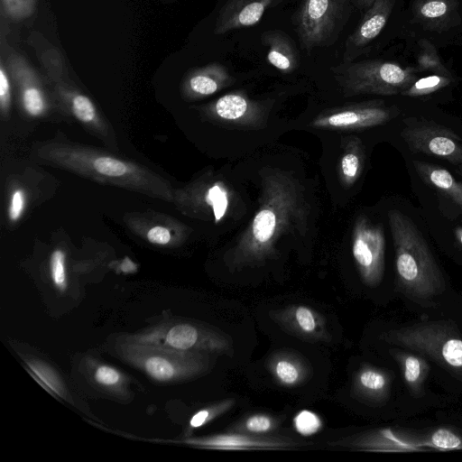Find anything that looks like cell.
Here are the masks:
<instances>
[{
    "mask_svg": "<svg viewBox=\"0 0 462 462\" xmlns=\"http://www.w3.org/2000/svg\"><path fill=\"white\" fill-rule=\"evenodd\" d=\"M261 187L257 211L225 255L232 272L276 258L281 238L306 230L310 204L304 187L291 172L271 169L262 176Z\"/></svg>",
    "mask_w": 462,
    "mask_h": 462,
    "instance_id": "1",
    "label": "cell"
},
{
    "mask_svg": "<svg viewBox=\"0 0 462 462\" xmlns=\"http://www.w3.org/2000/svg\"><path fill=\"white\" fill-rule=\"evenodd\" d=\"M35 155L49 164L90 180L173 202L171 183L150 168L90 145L51 140L39 144Z\"/></svg>",
    "mask_w": 462,
    "mask_h": 462,
    "instance_id": "2",
    "label": "cell"
},
{
    "mask_svg": "<svg viewBox=\"0 0 462 462\" xmlns=\"http://www.w3.org/2000/svg\"><path fill=\"white\" fill-rule=\"evenodd\" d=\"M395 254L396 290L408 300L432 306L446 291V281L422 234L405 214L388 211Z\"/></svg>",
    "mask_w": 462,
    "mask_h": 462,
    "instance_id": "3",
    "label": "cell"
},
{
    "mask_svg": "<svg viewBox=\"0 0 462 462\" xmlns=\"http://www.w3.org/2000/svg\"><path fill=\"white\" fill-rule=\"evenodd\" d=\"M379 338L430 358L462 383V334L453 321H420L384 331Z\"/></svg>",
    "mask_w": 462,
    "mask_h": 462,
    "instance_id": "4",
    "label": "cell"
},
{
    "mask_svg": "<svg viewBox=\"0 0 462 462\" xmlns=\"http://www.w3.org/2000/svg\"><path fill=\"white\" fill-rule=\"evenodd\" d=\"M116 355L158 383H174L197 377L210 369L209 354L182 352L118 339Z\"/></svg>",
    "mask_w": 462,
    "mask_h": 462,
    "instance_id": "5",
    "label": "cell"
},
{
    "mask_svg": "<svg viewBox=\"0 0 462 462\" xmlns=\"http://www.w3.org/2000/svg\"><path fill=\"white\" fill-rule=\"evenodd\" d=\"M61 58L56 50L46 51L42 58L57 106L91 134L107 145L116 146L113 128L89 97L69 79Z\"/></svg>",
    "mask_w": 462,
    "mask_h": 462,
    "instance_id": "6",
    "label": "cell"
},
{
    "mask_svg": "<svg viewBox=\"0 0 462 462\" xmlns=\"http://www.w3.org/2000/svg\"><path fill=\"white\" fill-rule=\"evenodd\" d=\"M123 339L182 352L232 356L228 336L214 328L189 321L169 320L142 332L125 335Z\"/></svg>",
    "mask_w": 462,
    "mask_h": 462,
    "instance_id": "7",
    "label": "cell"
},
{
    "mask_svg": "<svg viewBox=\"0 0 462 462\" xmlns=\"http://www.w3.org/2000/svg\"><path fill=\"white\" fill-rule=\"evenodd\" d=\"M332 70L346 96L364 93L402 94L415 79L411 70L391 62L346 63L333 68Z\"/></svg>",
    "mask_w": 462,
    "mask_h": 462,
    "instance_id": "8",
    "label": "cell"
},
{
    "mask_svg": "<svg viewBox=\"0 0 462 462\" xmlns=\"http://www.w3.org/2000/svg\"><path fill=\"white\" fill-rule=\"evenodd\" d=\"M349 0H303L296 15V31L306 51L328 43L345 23Z\"/></svg>",
    "mask_w": 462,
    "mask_h": 462,
    "instance_id": "9",
    "label": "cell"
},
{
    "mask_svg": "<svg viewBox=\"0 0 462 462\" xmlns=\"http://www.w3.org/2000/svg\"><path fill=\"white\" fill-rule=\"evenodd\" d=\"M385 237L383 226L365 216L356 220L352 236V254L364 284L377 287L384 274Z\"/></svg>",
    "mask_w": 462,
    "mask_h": 462,
    "instance_id": "10",
    "label": "cell"
},
{
    "mask_svg": "<svg viewBox=\"0 0 462 462\" xmlns=\"http://www.w3.org/2000/svg\"><path fill=\"white\" fill-rule=\"evenodd\" d=\"M401 137L415 153L462 165V139L450 129L425 119L408 118Z\"/></svg>",
    "mask_w": 462,
    "mask_h": 462,
    "instance_id": "11",
    "label": "cell"
},
{
    "mask_svg": "<svg viewBox=\"0 0 462 462\" xmlns=\"http://www.w3.org/2000/svg\"><path fill=\"white\" fill-rule=\"evenodd\" d=\"M173 203L182 214L203 218L210 213L216 224L226 216L230 205V192L220 180L200 178L175 189Z\"/></svg>",
    "mask_w": 462,
    "mask_h": 462,
    "instance_id": "12",
    "label": "cell"
},
{
    "mask_svg": "<svg viewBox=\"0 0 462 462\" xmlns=\"http://www.w3.org/2000/svg\"><path fill=\"white\" fill-rule=\"evenodd\" d=\"M332 446L373 452L426 451L423 433L393 428H378L335 440Z\"/></svg>",
    "mask_w": 462,
    "mask_h": 462,
    "instance_id": "13",
    "label": "cell"
},
{
    "mask_svg": "<svg viewBox=\"0 0 462 462\" xmlns=\"http://www.w3.org/2000/svg\"><path fill=\"white\" fill-rule=\"evenodd\" d=\"M6 68L16 87L21 110L32 118L44 116L50 107L49 97L33 68L15 52L9 54Z\"/></svg>",
    "mask_w": 462,
    "mask_h": 462,
    "instance_id": "14",
    "label": "cell"
},
{
    "mask_svg": "<svg viewBox=\"0 0 462 462\" xmlns=\"http://www.w3.org/2000/svg\"><path fill=\"white\" fill-rule=\"evenodd\" d=\"M271 319L284 331L297 338L310 342H330L323 315L310 306L289 305L270 312Z\"/></svg>",
    "mask_w": 462,
    "mask_h": 462,
    "instance_id": "15",
    "label": "cell"
},
{
    "mask_svg": "<svg viewBox=\"0 0 462 462\" xmlns=\"http://www.w3.org/2000/svg\"><path fill=\"white\" fill-rule=\"evenodd\" d=\"M183 443L217 450H274L289 449L303 445L288 437L256 436L233 431L201 438H188L183 440Z\"/></svg>",
    "mask_w": 462,
    "mask_h": 462,
    "instance_id": "16",
    "label": "cell"
},
{
    "mask_svg": "<svg viewBox=\"0 0 462 462\" xmlns=\"http://www.w3.org/2000/svg\"><path fill=\"white\" fill-rule=\"evenodd\" d=\"M125 223L138 236L158 246L179 245L187 236L186 226L162 213L131 214L126 217Z\"/></svg>",
    "mask_w": 462,
    "mask_h": 462,
    "instance_id": "17",
    "label": "cell"
},
{
    "mask_svg": "<svg viewBox=\"0 0 462 462\" xmlns=\"http://www.w3.org/2000/svg\"><path fill=\"white\" fill-rule=\"evenodd\" d=\"M395 112L382 101L357 104L315 118L313 127L356 129L383 125L391 120Z\"/></svg>",
    "mask_w": 462,
    "mask_h": 462,
    "instance_id": "18",
    "label": "cell"
},
{
    "mask_svg": "<svg viewBox=\"0 0 462 462\" xmlns=\"http://www.w3.org/2000/svg\"><path fill=\"white\" fill-rule=\"evenodd\" d=\"M393 378V374L385 368L363 364L353 376V394L363 403L382 406L391 396Z\"/></svg>",
    "mask_w": 462,
    "mask_h": 462,
    "instance_id": "19",
    "label": "cell"
},
{
    "mask_svg": "<svg viewBox=\"0 0 462 462\" xmlns=\"http://www.w3.org/2000/svg\"><path fill=\"white\" fill-rule=\"evenodd\" d=\"M283 0H226L219 11L214 28L215 34L257 23L264 12Z\"/></svg>",
    "mask_w": 462,
    "mask_h": 462,
    "instance_id": "20",
    "label": "cell"
},
{
    "mask_svg": "<svg viewBox=\"0 0 462 462\" xmlns=\"http://www.w3.org/2000/svg\"><path fill=\"white\" fill-rule=\"evenodd\" d=\"M267 369L274 382L286 388L305 383L311 376L308 361L291 350H279L269 356Z\"/></svg>",
    "mask_w": 462,
    "mask_h": 462,
    "instance_id": "21",
    "label": "cell"
},
{
    "mask_svg": "<svg viewBox=\"0 0 462 462\" xmlns=\"http://www.w3.org/2000/svg\"><path fill=\"white\" fill-rule=\"evenodd\" d=\"M233 79L225 66L211 63L189 72L182 82L181 92L188 98L204 97L228 86Z\"/></svg>",
    "mask_w": 462,
    "mask_h": 462,
    "instance_id": "22",
    "label": "cell"
},
{
    "mask_svg": "<svg viewBox=\"0 0 462 462\" xmlns=\"http://www.w3.org/2000/svg\"><path fill=\"white\" fill-rule=\"evenodd\" d=\"M389 354L399 365L403 382L414 398L424 394V384L429 377L430 366L424 356L411 350L393 348Z\"/></svg>",
    "mask_w": 462,
    "mask_h": 462,
    "instance_id": "23",
    "label": "cell"
},
{
    "mask_svg": "<svg viewBox=\"0 0 462 462\" xmlns=\"http://www.w3.org/2000/svg\"><path fill=\"white\" fill-rule=\"evenodd\" d=\"M393 0H374L356 31L346 43V51L366 45L374 39L386 23Z\"/></svg>",
    "mask_w": 462,
    "mask_h": 462,
    "instance_id": "24",
    "label": "cell"
},
{
    "mask_svg": "<svg viewBox=\"0 0 462 462\" xmlns=\"http://www.w3.org/2000/svg\"><path fill=\"white\" fill-rule=\"evenodd\" d=\"M263 44L267 47V60L271 65L284 72H292L299 65L294 42L280 30H269L262 34Z\"/></svg>",
    "mask_w": 462,
    "mask_h": 462,
    "instance_id": "25",
    "label": "cell"
},
{
    "mask_svg": "<svg viewBox=\"0 0 462 462\" xmlns=\"http://www.w3.org/2000/svg\"><path fill=\"white\" fill-rule=\"evenodd\" d=\"M420 178L429 186L439 190L462 208V182L446 169L421 161H413Z\"/></svg>",
    "mask_w": 462,
    "mask_h": 462,
    "instance_id": "26",
    "label": "cell"
},
{
    "mask_svg": "<svg viewBox=\"0 0 462 462\" xmlns=\"http://www.w3.org/2000/svg\"><path fill=\"white\" fill-rule=\"evenodd\" d=\"M88 368L90 380L101 390L119 396L126 392L128 378L118 369L93 359L88 361Z\"/></svg>",
    "mask_w": 462,
    "mask_h": 462,
    "instance_id": "27",
    "label": "cell"
},
{
    "mask_svg": "<svg viewBox=\"0 0 462 462\" xmlns=\"http://www.w3.org/2000/svg\"><path fill=\"white\" fill-rule=\"evenodd\" d=\"M256 108V104L245 96L238 93H229L214 102L210 110L218 117L235 121L251 114Z\"/></svg>",
    "mask_w": 462,
    "mask_h": 462,
    "instance_id": "28",
    "label": "cell"
},
{
    "mask_svg": "<svg viewBox=\"0 0 462 462\" xmlns=\"http://www.w3.org/2000/svg\"><path fill=\"white\" fill-rule=\"evenodd\" d=\"M281 425L279 418L268 413L248 414L232 425L227 431L256 436H267L276 431Z\"/></svg>",
    "mask_w": 462,
    "mask_h": 462,
    "instance_id": "29",
    "label": "cell"
},
{
    "mask_svg": "<svg viewBox=\"0 0 462 462\" xmlns=\"http://www.w3.org/2000/svg\"><path fill=\"white\" fill-rule=\"evenodd\" d=\"M364 164V152L360 140L352 138L347 142L346 149L343 153L339 171L345 185H352L359 177Z\"/></svg>",
    "mask_w": 462,
    "mask_h": 462,
    "instance_id": "30",
    "label": "cell"
},
{
    "mask_svg": "<svg viewBox=\"0 0 462 462\" xmlns=\"http://www.w3.org/2000/svg\"><path fill=\"white\" fill-rule=\"evenodd\" d=\"M426 451H449L462 449V434L448 427L436 428L423 433Z\"/></svg>",
    "mask_w": 462,
    "mask_h": 462,
    "instance_id": "31",
    "label": "cell"
},
{
    "mask_svg": "<svg viewBox=\"0 0 462 462\" xmlns=\"http://www.w3.org/2000/svg\"><path fill=\"white\" fill-rule=\"evenodd\" d=\"M235 404L236 400L234 398H227L200 409L190 418L187 432L190 434L194 430L207 425L227 412Z\"/></svg>",
    "mask_w": 462,
    "mask_h": 462,
    "instance_id": "32",
    "label": "cell"
},
{
    "mask_svg": "<svg viewBox=\"0 0 462 462\" xmlns=\"http://www.w3.org/2000/svg\"><path fill=\"white\" fill-rule=\"evenodd\" d=\"M26 364L30 367L31 372H32V374L36 375L35 379L40 383H43L44 387L51 389L61 397L65 395L62 382L49 365L39 360H27Z\"/></svg>",
    "mask_w": 462,
    "mask_h": 462,
    "instance_id": "33",
    "label": "cell"
},
{
    "mask_svg": "<svg viewBox=\"0 0 462 462\" xmlns=\"http://www.w3.org/2000/svg\"><path fill=\"white\" fill-rule=\"evenodd\" d=\"M294 430L303 437L319 433L323 428L322 419L310 410L299 411L292 419Z\"/></svg>",
    "mask_w": 462,
    "mask_h": 462,
    "instance_id": "34",
    "label": "cell"
},
{
    "mask_svg": "<svg viewBox=\"0 0 462 462\" xmlns=\"http://www.w3.org/2000/svg\"><path fill=\"white\" fill-rule=\"evenodd\" d=\"M50 276L54 287L63 292L67 289L66 254L57 248L52 251L50 256Z\"/></svg>",
    "mask_w": 462,
    "mask_h": 462,
    "instance_id": "35",
    "label": "cell"
},
{
    "mask_svg": "<svg viewBox=\"0 0 462 462\" xmlns=\"http://www.w3.org/2000/svg\"><path fill=\"white\" fill-rule=\"evenodd\" d=\"M449 80L439 76H430L415 81L402 94L407 97H420L430 94L448 84Z\"/></svg>",
    "mask_w": 462,
    "mask_h": 462,
    "instance_id": "36",
    "label": "cell"
},
{
    "mask_svg": "<svg viewBox=\"0 0 462 462\" xmlns=\"http://www.w3.org/2000/svg\"><path fill=\"white\" fill-rule=\"evenodd\" d=\"M1 4L6 16L14 21H20L33 14L36 0H1Z\"/></svg>",
    "mask_w": 462,
    "mask_h": 462,
    "instance_id": "37",
    "label": "cell"
},
{
    "mask_svg": "<svg viewBox=\"0 0 462 462\" xmlns=\"http://www.w3.org/2000/svg\"><path fill=\"white\" fill-rule=\"evenodd\" d=\"M11 76L4 62L0 63V112L3 118H8L12 101Z\"/></svg>",
    "mask_w": 462,
    "mask_h": 462,
    "instance_id": "38",
    "label": "cell"
},
{
    "mask_svg": "<svg viewBox=\"0 0 462 462\" xmlns=\"http://www.w3.org/2000/svg\"><path fill=\"white\" fill-rule=\"evenodd\" d=\"M26 206V193L23 188H14L10 195L7 216L12 223H15L22 217Z\"/></svg>",
    "mask_w": 462,
    "mask_h": 462,
    "instance_id": "39",
    "label": "cell"
},
{
    "mask_svg": "<svg viewBox=\"0 0 462 462\" xmlns=\"http://www.w3.org/2000/svg\"><path fill=\"white\" fill-rule=\"evenodd\" d=\"M446 12L447 5L441 0L429 1L425 3L420 9L421 14L427 18L439 17L445 14Z\"/></svg>",
    "mask_w": 462,
    "mask_h": 462,
    "instance_id": "40",
    "label": "cell"
},
{
    "mask_svg": "<svg viewBox=\"0 0 462 462\" xmlns=\"http://www.w3.org/2000/svg\"><path fill=\"white\" fill-rule=\"evenodd\" d=\"M350 2H353L356 5L359 6L360 8H366L370 7L374 0H349Z\"/></svg>",
    "mask_w": 462,
    "mask_h": 462,
    "instance_id": "41",
    "label": "cell"
},
{
    "mask_svg": "<svg viewBox=\"0 0 462 462\" xmlns=\"http://www.w3.org/2000/svg\"><path fill=\"white\" fill-rule=\"evenodd\" d=\"M455 236L458 243L462 245V226H458L455 229Z\"/></svg>",
    "mask_w": 462,
    "mask_h": 462,
    "instance_id": "42",
    "label": "cell"
},
{
    "mask_svg": "<svg viewBox=\"0 0 462 462\" xmlns=\"http://www.w3.org/2000/svg\"><path fill=\"white\" fill-rule=\"evenodd\" d=\"M457 171L462 176V165H458Z\"/></svg>",
    "mask_w": 462,
    "mask_h": 462,
    "instance_id": "43",
    "label": "cell"
}]
</instances>
